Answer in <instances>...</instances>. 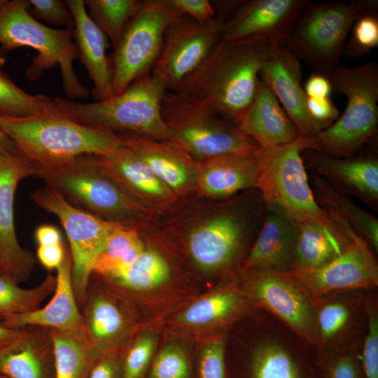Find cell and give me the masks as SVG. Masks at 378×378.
Instances as JSON below:
<instances>
[{"instance_id": "1", "label": "cell", "mask_w": 378, "mask_h": 378, "mask_svg": "<svg viewBox=\"0 0 378 378\" xmlns=\"http://www.w3.org/2000/svg\"><path fill=\"white\" fill-rule=\"evenodd\" d=\"M272 46L253 39H222L174 92L207 104L237 124L255 97Z\"/></svg>"}, {"instance_id": "2", "label": "cell", "mask_w": 378, "mask_h": 378, "mask_svg": "<svg viewBox=\"0 0 378 378\" xmlns=\"http://www.w3.org/2000/svg\"><path fill=\"white\" fill-rule=\"evenodd\" d=\"M0 129L17 153L34 167L83 155H107L122 145L117 134L86 127L55 111L25 117L0 115Z\"/></svg>"}, {"instance_id": "3", "label": "cell", "mask_w": 378, "mask_h": 378, "mask_svg": "<svg viewBox=\"0 0 378 378\" xmlns=\"http://www.w3.org/2000/svg\"><path fill=\"white\" fill-rule=\"evenodd\" d=\"M167 90L162 82L148 72L120 94L105 100L82 103L62 97L52 99L56 113L86 127L115 134L130 132L172 141L161 115Z\"/></svg>"}, {"instance_id": "4", "label": "cell", "mask_w": 378, "mask_h": 378, "mask_svg": "<svg viewBox=\"0 0 378 378\" xmlns=\"http://www.w3.org/2000/svg\"><path fill=\"white\" fill-rule=\"evenodd\" d=\"M29 0L7 1L0 8V45L6 52L29 47L38 52L26 71L27 78L36 80L43 72L59 65L63 91L74 101L90 95L78 78L73 66L78 58L73 30L54 29L43 24L29 13Z\"/></svg>"}, {"instance_id": "5", "label": "cell", "mask_w": 378, "mask_h": 378, "mask_svg": "<svg viewBox=\"0 0 378 378\" xmlns=\"http://www.w3.org/2000/svg\"><path fill=\"white\" fill-rule=\"evenodd\" d=\"M377 10V0L309 1L283 46L314 72L328 76L338 66L356 19Z\"/></svg>"}, {"instance_id": "6", "label": "cell", "mask_w": 378, "mask_h": 378, "mask_svg": "<svg viewBox=\"0 0 378 378\" xmlns=\"http://www.w3.org/2000/svg\"><path fill=\"white\" fill-rule=\"evenodd\" d=\"M328 77L332 91L344 94L347 102L342 115L317 135L314 150L349 158L377 131L378 66L373 62L354 68L338 65Z\"/></svg>"}, {"instance_id": "7", "label": "cell", "mask_w": 378, "mask_h": 378, "mask_svg": "<svg viewBox=\"0 0 378 378\" xmlns=\"http://www.w3.org/2000/svg\"><path fill=\"white\" fill-rule=\"evenodd\" d=\"M161 115L171 139L196 160L230 154H253L258 144L207 104L167 90Z\"/></svg>"}, {"instance_id": "8", "label": "cell", "mask_w": 378, "mask_h": 378, "mask_svg": "<svg viewBox=\"0 0 378 378\" xmlns=\"http://www.w3.org/2000/svg\"><path fill=\"white\" fill-rule=\"evenodd\" d=\"M34 167L35 176L67 202L101 219L134 227L146 214L100 169L92 155Z\"/></svg>"}, {"instance_id": "9", "label": "cell", "mask_w": 378, "mask_h": 378, "mask_svg": "<svg viewBox=\"0 0 378 378\" xmlns=\"http://www.w3.org/2000/svg\"><path fill=\"white\" fill-rule=\"evenodd\" d=\"M315 149L314 140L300 137L283 145L259 147L257 188L265 205L276 206L298 223L328 222L330 214L316 202L308 182L302 153Z\"/></svg>"}, {"instance_id": "10", "label": "cell", "mask_w": 378, "mask_h": 378, "mask_svg": "<svg viewBox=\"0 0 378 378\" xmlns=\"http://www.w3.org/2000/svg\"><path fill=\"white\" fill-rule=\"evenodd\" d=\"M265 207L258 190L253 199L230 202L194 228L187 247L195 264L208 272H223L235 266L253 230L260 228Z\"/></svg>"}, {"instance_id": "11", "label": "cell", "mask_w": 378, "mask_h": 378, "mask_svg": "<svg viewBox=\"0 0 378 378\" xmlns=\"http://www.w3.org/2000/svg\"><path fill=\"white\" fill-rule=\"evenodd\" d=\"M180 15L170 0H145L127 24L110 57L113 96L150 72L168 25Z\"/></svg>"}, {"instance_id": "12", "label": "cell", "mask_w": 378, "mask_h": 378, "mask_svg": "<svg viewBox=\"0 0 378 378\" xmlns=\"http://www.w3.org/2000/svg\"><path fill=\"white\" fill-rule=\"evenodd\" d=\"M212 2L216 15L211 21L200 23L182 15L166 29L160 53L150 72L169 91H174L223 39L225 21L241 1Z\"/></svg>"}, {"instance_id": "13", "label": "cell", "mask_w": 378, "mask_h": 378, "mask_svg": "<svg viewBox=\"0 0 378 378\" xmlns=\"http://www.w3.org/2000/svg\"><path fill=\"white\" fill-rule=\"evenodd\" d=\"M238 272L240 290L252 307L273 314L307 343L318 342L314 297L296 280L285 272L260 268L239 267Z\"/></svg>"}, {"instance_id": "14", "label": "cell", "mask_w": 378, "mask_h": 378, "mask_svg": "<svg viewBox=\"0 0 378 378\" xmlns=\"http://www.w3.org/2000/svg\"><path fill=\"white\" fill-rule=\"evenodd\" d=\"M30 197L38 206L55 215L66 232L72 260V287L81 312L93 262L111 233L123 225L101 219L74 207L48 186L33 191Z\"/></svg>"}, {"instance_id": "15", "label": "cell", "mask_w": 378, "mask_h": 378, "mask_svg": "<svg viewBox=\"0 0 378 378\" xmlns=\"http://www.w3.org/2000/svg\"><path fill=\"white\" fill-rule=\"evenodd\" d=\"M81 314L88 337L99 356L120 350L146 323L129 298L94 274L90 277Z\"/></svg>"}, {"instance_id": "16", "label": "cell", "mask_w": 378, "mask_h": 378, "mask_svg": "<svg viewBox=\"0 0 378 378\" xmlns=\"http://www.w3.org/2000/svg\"><path fill=\"white\" fill-rule=\"evenodd\" d=\"M35 174L34 166L18 153L0 151V276L17 284L30 277L36 259L18 241L14 197L19 183Z\"/></svg>"}, {"instance_id": "17", "label": "cell", "mask_w": 378, "mask_h": 378, "mask_svg": "<svg viewBox=\"0 0 378 378\" xmlns=\"http://www.w3.org/2000/svg\"><path fill=\"white\" fill-rule=\"evenodd\" d=\"M286 274L312 297L335 290L370 288L378 285V265L370 245L358 235L339 256L314 268L292 269Z\"/></svg>"}, {"instance_id": "18", "label": "cell", "mask_w": 378, "mask_h": 378, "mask_svg": "<svg viewBox=\"0 0 378 378\" xmlns=\"http://www.w3.org/2000/svg\"><path fill=\"white\" fill-rule=\"evenodd\" d=\"M250 307L239 284H229L189 300L172 313L166 323L175 335L200 340L220 332Z\"/></svg>"}, {"instance_id": "19", "label": "cell", "mask_w": 378, "mask_h": 378, "mask_svg": "<svg viewBox=\"0 0 378 378\" xmlns=\"http://www.w3.org/2000/svg\"><path fill=\"white\" fill-rule=\"evenodd\" d=\"M309 0L241 1L226 20L223 40L253 39L283 46Z\"/></svg>"}, {"instance_id": "20", "label": "cell", "mask_w": 378, "mask_h": 378, "mask_svg": "<svg viewBox=\"0 0 378 378\" xmlns=\"http://www.w3.org/2000/svg\"><path fill=\"white\" fill-rule=\"evenodd\" d=\"M100 169L146 214L168 208L176 195L123 144L107 155H92Z\"/></svg>"}, {"instance_id": "21", "label": "cell", "mask_w": 378, "mask_h": 378, "mask_svg": "<svg viewBox=\"0 0 378 378\" xmlns=\"http://www.w3.org/2000/svg\"><path fill=\"white\" fill-rule=\"evenodd\" d=\"M259 78L274 92L300 136L314 141L321 130L308 113L300 60L284 46H272Z\"/></svg>"}, {"instance_id": "22", "label": "cell", "mask_w": 378, "mask_h": 378, "mask_svg": "<svg viewBox=\"0 0 378 378\" xmlns=\"http://www.w3.org/2000/svg\"><path fill=\"white\" fill-rule=\"evenodd\" d=\"M302 158L312 171L338 191L378 207V159L362 154L335 158L312 149L303 151Z\"/></svg>"}, {"instance_id": "23", "label": "cell", "mask_w": 378, "mask_h": 378, "mask_svg": "<svg viewBox=\"0 0 378 378\" xmlns=\"http://www.w3.org/2000/svg\"><path fill=\"white\" fill-rule=\"evenodd\" d=\"M117 135L176 197L196 190L197 160L176 143L130 132Z\"/></svg>"}, {"instance_id": "24", "label": "cell", "mask_w": 378, "mask_h": 378, "mask_svg": "<svg viewBox=\"0 0 378 378\" xmlns=\"http://www.w3.org/2000/svg\"><path fill=\"white\" fill-rule=\"evenodd\" d=\"M299 223L276 206L266 205L257 237L239 268L285 272L294 264Z\"/></svg>"}, {"instance_id": "25", "label": "cell", "mask_w": 378, "mask_h": 378, "mask_svg": "<svg viewBox=\"0 0 378 378\" xmlns=\"http://www.w3.org/2000/svg\"><path fill=\"white\" fill-rule=\"evenodd\" d=\"M72 260L69 249L56 268V286L48 303L34 311L13 314L0 321L8 328L39 326L62 331L85 330L71 283Z\"/></svg>"}, {"instance_id": "26", "label": "cell", "mask_w": 378, "mask_h": 378, "mask_svg": "<svg viewBox=\"0 0 378 378\" xmlns=\"http://www.w3.org/2000/svg\"><path fill=\"white\" fill-rule=\"evenodd\" d=\"M74 22L73 36L78 57L94 83L92 94L97 101L111 97L112 68L106 55L108 38L88 15L84 0H66Z\"/></svg>"}, {"instance_id": "27", "label": "cell", "mask_w": 378, "mask_h": 378, "mask_svg": "<svg viewBox=\"0 0 378 378\" xmlns=\"http://www.w3.org/2000/svg\"><path fill=\"white\" fill-rule=\"evenodd\" d=\"M100 278L129 298L144 318L143 312L148 300L155 296L160 299V296L169 293L167 288L172 279V270L160 252L146 246L133 263L108 276Z\"/></svg>"}, {"instance_id": "28", "label": "cell", "mask_w": 378, "mask_h": 378, "mask_svg": "<svg viewBox=\"0 0 378 378\" xmlns=\"http://www.w3.org/2000/svg\"><path fill=\"white\" fill-rule=\"evenodd\" d=\"M327 211L331 215L328 222L298 223L292 269L324 265L341 255L359 235L346 220L333 212Z\"/></svg>"}, {"instance_id": "29", "label": "cell", "mask_w": 378, "mask_h": 378, "mask_svg": "<svg viewBox=\"0 0 378 378\" xmlns=\"http://www.w3.org/2000/svg\"><path fill=\"white\" fill-rule=\"evenodd\" d=\"M237 125L260 147L283 145L301 137L274 92L260 78L255 97Z\"/></svg>"}, {"instance_id": "30", "label": "cell", "mask_w": 378, "mask_h": 378, "mask_svg": "<svg viewBox=\"0 0 378 378\" xmlns=\"http://www.w3.org/2000/svg\"><path fill=\"white\" fill-rule=\"evenodd\" d=\"M255 153L223 155L197 160L196 190L208 197L224 198L241 190L255 188L259 165Z\"/></svg>"}, {"instance_id": "31", "label": "cell", "mask_w": 378, "mask_h": 378, "mask_svg": "<svg viewBox=\"0 0 378 378\" xmlns=\"http://www.w3.org/2000/svg\"><path fill=\"white\" fill-rule=\"evenodd\" d=\"M21 328L14 340L0 349V374L7 378H46V364L55 360L51 328Z\"/></svg>"}, {"instance_id": "32", "label": "cell", "mask_w": 378, "mask_h": 378, "mask_svg": "<svg viewBox=\"0 0 378 378\" xmlns=\"http://www.w3.org/2000/svg\"><path fill=\"white\" fill-rule=\"evenodd\" d=\"M313 193L318 204L346 220L369 245L378 249V219L358 206L351 197L338 191L319 176H311Z\"/></svg>"}, {"instance_id": "33", "label": "cell", "mask_w": 378, "mask_h": 378, "mask_svg": "<svg viewBox=\"0 0 378 378\" xmlns=\"http://www.w3.org/2000/svg\"><path fill=\"white\" fill-rule=\"evenodd\" d=\"M55 378H84L99 358L85 330L51 329Z\"/></svg>"}, {"instance_id": "34", "label": "cell", "mask_w": 378, "mask_h": 378, "mask_svg": "<svg viewBox=\"0 0 378 378\" xmlns=\"http://www.w3.org/2000/svg\"><path fill=\"white\" fill-rule=\"evenodd\" d=\"M145 248L135 227L121 225L111 233L94 260L91 274L108 276L133 263Z\"/></svg>"}, {"instance_id": "35", "label": "cell", "mask_w": 378, "mask_h": 378, "mask_svg": "<svg viewBox=\"0 0 378 378\" xmlns=\"http://www.w3.org/2000/svg\"><path fill=\"white\" fill-rule=\"evenodd\" d=\"M162 320L144 323L121 349L122 378H146L156 353Z\"/></svg>"}, {"instance_id": "36", "label": "cell", "mask_w": 378, "mask_h": 378, "mask_svg": "<svg viewBox=\"0 0 378 378\" xmlns=\"http://www.w3.org/2000/svg\"><path fill=\"white\" fill-rule=\"evenodd\" d=\"M248 369V378H311L288 351L270 343L254 351Z\"/></svg>"}, {"instance_id": "37", "label": "cell", "mask_w": 378, "mask_h": 378, "mask_svg": "<svg viewBox=\"0 0 378 378\" xmlns=\"http://www.w3.org/2000/svg\"><path fill=\"white\" fill-rule=\"evenodd\" d=\"M92 20L106 34L114 48L127 24L139 10L141 1L84 0Z\"/></svg>"}, {"instance_id": "38", "label": "cell", "mask_w": 378, "mask_h": 378, "mask_svg": "<svg viewBox=\"0 0 378 378\" xmlns=\"http://www.w3.org/2000/svg\"><path fill=\"white\" fill-rule=\"evenodd\" d=\"M56 276L48 274L36 287L23 288L0 276V321L13 314L34 311L42 302L54 293Z\"/></svg>"}, {"instance_id": "39", "label": "cell", "mask_w": 378, "mask_h": 378, "mask_svg": "<svg viewBox=\"0 0 378 378\" xmlns=\"http://www.w3.org/2000/svg\"><path fill=\"white\" fill-rule=\"evenodd\" d=\"M52 111V98L26 92L0 70V115L25 117Z\"/></svg>"}, {"instance_id": "40", "label": "cell", "mask_w": 378, "mask_h": 378, "mask_svg": "<svg viewBox=\"0 0 378 378\" xmlns=\"http://www.w3.org/2000/svg\"><path fill=\"white\" fill-rule=\"evenodd\" d=\"M146 378H192L190 354L177 342H168L156 351Z\"/></svg>"}, {"instance_id": "41", "label": "cell", "mask_w": 378, "mask_h": 378, "mask_svg": "<svg viewBox=\"0 0 378 378\" xmlns=\"http://www.w3.org/2000/svg\"><path fill=\"white\" fill-rule=\"evenodd\" d=\"M200 341L197 378H227L223 333L213 334Z\"/></svg>"}, {"instance_id": "42", "label": "cell", "mask_w": 378, "mask_h": 378, "mask_svg": "<svg viewBox=\"0 0 378 378\" xmlns=\"http://www.w3.org/2000/svg\"><path fill=\"white\" fill-rule=\"evenodd\" d=\"M351 29V38L346 44L344 52L348 59L361 57L378 46L377 13L360 16Z\"/></svg>"}, {"instance_id": "43", "label": "cell", "mask_w": 378, "mask_h": 378, "mask_svg": "<svg viewBox=\"0 0 378 378\" xmlns=\"http://www.w3.org/2000/svg\"><path fill=\"white\" fill-rule=\"evenodd\" d=\"M29 13L38 21L73 30L72 15L66 4L59 0H29Z\"/></svg>"}, {"instance_id": "44", "label": "cell", "mask_w": 378, "mask_h": 378, "mask_svg": "<svg viewBox=\"0 0 378 378\" xmlns=\"http://www.w3.org/2000/svg\"><path fill=\"white\" fill-rule=\"evenodd\" d=\"M349 311L340 302L324 305L317 312V323L320 340H328L338 333L346 325Z\"/></svg>"}, {"instance_id": "45", "label": "cell", "mask_w": 378, "mask_h": 378, "mask_svg": "<svg viewBox=\"0 0 378 378\" xmlns=\"http://www.w3.org/2000/svg\"><path fill=\"white\" fill-rule=\"evenodd\" d=\"M368 330L362 356L363 378H378V317L374 309L368 307Z\"/></svg>"}, {"instance_id": "46", "label": "cell", "mask_w": 378, "mask_h": 378, "mask_svg": "<svg viewBox=\"0 0 378 378\" xmlns=\"http://www.w3.org/2000/svg\"><path fill=\"white\" fill-rule=\"evenodd\" d=\"M324 378H363L356 358L351 355L335 356L322 362Z\"/></svg>"}, {"instance_id": "47", "label": "cell", "mask_w": 378, "mask_h": 378, "mask_svg": "<svg viewBox=\"0 0 378 378\" xmlns=\"http://www.w3.org/2000/svg\"><path fill=\"white\" fill-rule=\"evenodd\" d=\"M307 108L311 119L321 132L339 118V111L329 97L307 98Z\"/></svg>"}, {"instance_id": "48", "label": "cell", "mask_w": 378, "mask_h": 378, "mask_svg": "<svg viewBox=\"0 0 378 378\" xmlns=\"http://www.w3.org/2000/svg\"><path fill=\"white\" fill-rule=\"evenodd\" d=\"M180 15H187L200 23L211 21L216 15L215 6L208 0H170Z\"/></svg>"}, {"instance_id": "49", "label": "cell", "mask_w": 378, "mask_h": 378, "mask_svg": "<svg viewBox=\"0 0 378 378\" xmlns=\"http://www.w3.org/2000/svg\"><path fill=\"white\" fill-rule=\"evenodd\" d=\"M88 378H122L121 349L101 354Z\"/></svg>"}, {"instance_id": "50", "label": "cell", "mask_w": 378, "mask_h": 378, "mask_svg": "<svg viewBox=\"0 0 378 378\" xmlns=\"http://www.w3.org/2000/svg\"><path fill=\"white\" fill-rule=\"evenodd\" d=\"M303 89L307 98H327L332 91L328 77L316 72L309 76Z\"/></svg>"}, {"instance_id": "51", "label": "cell", "mask_w": 378, "mask_h": 378, "mask_svg": "<svg viewBox=\"0 0 378 378\" xmlns=\"http://www.w3.org/2000/svg\"><path fill=\"white\" fill-rule=\"evenodd\" d=\"M65 249L62 243L38 246L36 253L37 259L48 270L56 269L64 258Z\"/></svg>"}, {"instance_id": "52", "label": "cell", "mask_w": 378, "mask_h": 378, "mask_svg": "<svg viewBox=\"0 0 378 378\" xmlns=\"http://www.w3.org/2000/svg\"><path fill=\"white\" fill-rule=\"evenodd\" d=\"M34 239L38 246L62 243V235L58 228L49 224L38 226L34 232Z\"/></svg>"}, {"instance_id": "53", "label": "cell", "mask_w": 378, "mask_h": 378, "mask_svg": "<svg viewBox=\"0 0 378 378\" xmlns=\"http://www.w3.org/2000/svg\"><path fill=\"white\" fill-rule=\"evenodd\" d=\"M22 328H8L0 324V349L14 340L20 333Z\"/></svg>"}, {"instance_id": "54", "label": "cell", "mask_w": 378, "mask_h": 378, "mask_svg": "<svg viewBox=\"0 0 378 378\" xmlns=\"http://www.w3.org/2000/svg\"><path fill=\"white\" fill-rule=\"evenodd\" d=\"M0 151H9L15 153L16 150L9 138L0 129Z\"/></svg>"}, {"instance_id": "55", "label": "cell", "mask_w": 378, "mask_h": 378, "mask_svg": "<svg viewBox=\"0 0 378 378\" xmlns=\"http://www.w3.org/2000/svg\"><path fill=\"white\" fill-rule=\"evenodd\" d=\"M7 59V52L0 47V70H2Z\"/></svg>"}, {"instance_id": "56", "label": "cell", "mask_w": 378, "mask_h": 378, "mask_svg": "<svg viewBox=\"0 0 378 378\" xmlns=\"http://www.w3.org/2000/svg\"><path fill=\"white\" fill-rule=\"evenodd\" d=\"M8 0H0V8L6 3Z\"/></svg>"}, {"instance_id": "57", "label": "cell", "mask_w": 378, "mask_h": 378, "mask_svg": "<svg viewBox=\"0 0 378 378\" xmlns=\"http://www.w3.org/2000/svg\"><path fill=\"white\" fill-rule=\"evenodd\" d=\"M0 378H5V376L4 375H1V377Z\"/></svg>"}]
</instances>
